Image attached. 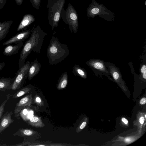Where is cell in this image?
I'll return each instance as SVG.
<instances>
[{"label":"cell","mask_w":146,"mask_h":146,"mask_svg":"<svg viewBox=\"0 0 146 146\" xmlns=\"http://www.w3.org/2000/svg\"><path fill=\"white\" fill-rule=\"evenodd\" d=\"M47 35V33L39 25L33 29L30 38L25 42L20 53L18 63L19 68L23 65L32 51L37 54L40 53L43 40Z\"/></svg>","instance_id":"6da1fadb"},{"label":"cell","mask_w":146,"mask_h":146,"mask_svg":"<svg viewBox=\"0 0 146 146\" xmlns=\"http://www.w3.org/2000/svg\"><path fill=\"white\" fill-rule=\"evenodd\" d=\"M67 46L60 43L57 37L52 36L47 49V56L49 63L53 65L64 60L69 55Z\"/></svg>","instance_id":"7a4b0ae2"},{"label":"cell","mask_w":146,"mask_h":146,"mask_svg":"<svg viewBox=\"0 0 146 146\" xmlns=\"http://www.w3.org/2000/svg\"><path fill=\"white\" fill-rule=\"evenodd\" d=\"M66 0H48V19L49 25L53 30L58 26L61 12L64 8Z\"/></svg>","instance_id":"3957f363"},{"label":"cell","mask_w":146,"mask_h":146,"mask_svg":"<svg viewBox=\"0 0 146 146\" xmlns=\"http://www.w3.org/2000/svg\"><path fill=\"white\" fill-rule=\"evenodd\" d=\"M60 18L65 23L68 25L71 33H77L79 27L78 15L75 9L70 3H69L65 10L63 8L62 11Z\"/></svg>","instance_id":"277c9868"},{"label":"cell","mask_w":146,"mask_h":146,"mask_svg":"<svg viewBox=\"0 0 146 146\" xmlns=\"http://www.w3.org/2000/svg\"><path fill=\"white\" fill-rule=\"evenodd\" d=\"M30 63L29 61L25 63L23 65L15 74L14 80L12 84L11 90H18L21 88L25 82L28 77V72Z\"/></svg>","instance_id":"5b68a950"},{"label":"cell","mask_w":146,"mask_h":146,"mask_svg":"<svg viewBox=\"0 0 146 146\" xmlns=\"http://www.w3.org/2000/svg\"><path fill=\"white\" fill-rule=\"evenodd\" d=\"M108 10L103 5H100L95 0H93L87 9V15L88 17H94L98 15L102 17V12L105 14H110V11L107 12Z\"/></svg>","instance_id":"8992f818"},{"label":"cell","mask_w":146,"mask_h":146,"mask_svg":"<svg viewBox=\"0 0 146 146\" xmlns=\"http://www.w3.org/2000/svg\"><path fill=\"white\" fill-rule=\"evenodd\" d=\"M31 32V31L30 29L23 31L4 42L3 43L2 45H7L13 43L16 44L20 42H23L29 37Z\"/></svg>","instance_id":"52a82bcc"},{"label":"cell","mask_w":146,"mask_h":146,"mask_svg":"<svg viewBox=\"0 0 146 146\" xmlns=\"http://www.w3.org/2000/svg\"><path fill=\"white\" fill-rule=\"evenodd\" d=\"M32 99V93H31L23 97L16 104L14 113L15 117H18L19 112L25 107L30 106Z\"/></svg>","instance_id":"ba28073f"},{"label":"cell","mask_w":146,"mask_h":146,"mask_svg":"<svg viewBox=\"0 0 146 146\" xmlns=\"http://www.w3.org/2000/svg\"><path fill=\"white\" fill-rule=\"evenodd\" d=\"M13 114L12 111L7 112L2 116L0 122V134L14 122L11 118Z\"/></svg>","instance_id":"9c48e42d"},{"label":"cell","mask_w":146,"mask_h":146,"mask_svg":"<svg viewBox=\"0 0 146 146\" xmlns=\"http://www.w3.org/2000/svg\"><path fill=\"white\" fill-rule=\"evenodd\" d=\"M41 66L37 58L31 62L28 72V78L29 81L38 74L40 70Z\"/></svg>","instance_id":"30bf717a"},{"label":"cell","mask_w":146,"mask_h":146,"mask_svg":"<svg viewBox=\"0 0 146 146\" xmlns=\"http://www.w3.org/2000/svg\"><path fill=\"white\" fill-rule=\"evenodd\" d=\"M23 42H20L15 45H8L4 49L3 52V55L10 56L16 54L23 45Z\"/></svg>","instance_id":"8fae6325"},{"label":"cell","mask_w":146,"mask_h":146,"mask_svg":"<svg viewBox=\"0 0 146 146\" xmlns=\"http://www.w3.org/2000/svg\"><path fill=\"white\" fill-rule=\"evenodd\" d=\"M35 20L34 16L31 14L25 15L17 28V31L26 30V28Z\"/></svg>","instance_id":"7c38bea8"},{"label":"cell","mask_w":146,"mask_h":146,"mask_svg":"<svg viewBox=\"0 0 146 146\" xmlns=\"http://www.w3.org/2000/svg\"><path fill=\"white\" fill-rule=\"evenodd\" d=\"M13 23L11 20L0 22V41L5 38Z\"/></svg>","instance_id":"4fadbf2b"},{"label":"cell","mask_w":146,"mask_h":146,"mask_svg":"<svg viewBox=\"0 0 146 146\" xmlns=\"http://www.w3.org/2000/svg\"><path fill=\"white\" fill-rule=\"evenodd\" d=\"M14 78L2 77L0 78V92H4L6 90H11L12 84L14 81Z\"/></svg>","instance_id":"5bb4252c"},{"label":"cell","mask_w":146,"mask_h":146,"mask_svg":"<svg viewBox=\"0 0 146 146\" xmlns=\"http://www.w3.org/2000/svg\"><path fill=\"white\" fill-rule=\"evenodd\" d=\"M27 123L32 126L36 128H42L45 124L40 117L37 116H33L27 121Z\"/></svg>","instance_id":"9a60e30c"},{"label":"cell","mask_w":146,"mask_h":146,"mask_svg":"<svg viewBox=\"0 0 146 146\" xmlns=\"http://www.w3.org/2000/svg\"><path fill=\"white\" fill-rule=\"evenodd\" d=\"M68 81V73L65 72L62 74L59 78L57 88L58 90H62L66 86Z\"/></svg>","instance_id":"2e32d148"},{"label":"cell","mask_w":146,"mask_h":146,"mask_svg":"<svg viewBox=\"0 0 146 146\" xmlns=\"http://www.w3.org/2000/svg\"><path fill=\"white\" fill-rule=\"evenodd\" d=\"M36 132V131L31 129L20 128L17 132L13 134V135L21 137L29 136L34 135Z\"/></svg>","instance_id":"e0dca14e"},{"label":"cell","mask_w":146,"mask_h":146,"mask_svg":"<svg viewBox=\"0 0 146 146\" xmlns=\"http://www.w3.org/2000/svg\"><path fill=\"white\" fill-rule=\"evenodd\" d=\"M32 89L31 86L29 85L22 88L11 96L13 98L16 99L28 93Z\"/></svg>","instance_id":"ac0fdd59"},{"label":"cell","mask_w":146,"mask_h":146,"mask_svg":"<svg viewBox=\"0 0 146 146\" xmlns=\"http://www.w3.org/2000/svg\"><path fill=\"white\" fill-rule=\"evenodd\" d=\"M72 72L75 76H78L83 78H86V72L78 65H74Z\"/></svg>","instance_id":"d6986e66"},{"label":"cell","mask_w":146,"mask_h":146,"mask_svg":"<svg viewBox=\"0 0 146 146\" xmlns=\"http://www.w3.org/2000/svg\"><path fill=\"white\" fill-rule=\"evenodd\" d=\"M89 64L98 70H105V68L104 64L101 62L100 61L92 62L89 63Z\"/></svg>","instance_id":"ffe728a7"},{"label":"cell","mask_w":146,"mask_h":146,"mask_svg":"<svg viewBox=\"0 0 146 146\" xmlns=\"http://www.w3.org/2000/svg\"><path fill=\"white\" fill-rule=\"evenodd\" d=\"M33 101L34 103L40 107L44 105V104L42 99L37 94H36L34 97Z\"/></svg>","instance_id":"44dd1931"},{"label":"cell","mask_w":146,"mask_h":146,"mask_svg":"<svg viewBox=\"0 0 146 146\" xmlns=\"http://www.w3.org/2000/svg\"><path fill=\"white\" fill-rule=\"evenodd\" d=\"M33 6L38 10L40 9V5L41 0H30Z\"/></svg>","instance_id":"7402d4cb"},{"label":"cell","mask_w":146,"mask_h":146,"mask_svg":"<svg viewBox=\"0 0 146 146\" xmlns=\"http://www.w3.org/2000/svg\"><path fill=\"white\" fill-rule=\"evenodd\" d=\"M7 100H8L7 99L4 100L0 106V119L2 116L4 112L5 106Z\"/></svg>","instance_id":"603a6c76"},{"label":"cell","mask_w":146,"mask_h":146,"mask_svg":"<svg viewBox=\"0 0 146 146\" xmlns=\"http://www.w3.org/2000/svg\"><path fill=\"white\" fill-rule=\"evenodd\" d=\"M86 122L84 121H83L78 125L76 129V131L77 133L79 132L81 130L83 129L86 126Z\"/></svg>","instance_id":"cb8c5ba5"},{"label":"cell","mask_w":146,"mask_h":146,"mask_svg":"<svg viewBox=\"0 0 146 146\" xmlns=\"http://www.w3.org/2000/svg\"><path fill=\"white\" fill-rule=\"evenodd\" d=\"M141 73L142 74L143 77L144 79L146 78V66L145 65H143L141 69Z\"/></svg>","instance_id":"d4e9b609"},{"label":"cell","mask_w":146,"mask_h":146,"mask_svg":"<svg viewBox=\"0 0 146 146\" xmlns=\"http://www.w3.org/2000/svg\"><path fill=\"white\" fill-rule=\"evenodd\" d=\"M112 75L115 80H117L119 78V74L117 71H113L112 73Z\"/></svg>","instance_id":"484cf974"},{"label":"cell","mask_w":146,"mask_h":146,"mask_svg":"<svg viewBox=\"0 0 146 146\" xmlns=\"http://www.w3.org/2000/svg\"><path fill=\"white\" fill-rule=\"evenodd\" d=\"M7 1V0H0V10L3 8Z\"/></svg>","instance_id":"4316f807"},{"label":"cell","mask_w":146,"mask_h":146,"mask_svg":"<svg viewBox=\"0 0 146 146\" xmlns=\"http://www.w3.org/2000/svg\"><path fill=\"white\" fill-rule=\"evenodd\" d=\"M146 103V99L145 98H142L140 102V104L141 105L145 104Z\"/></svg>","instance_id":"83f0119b"},{"label":"cell","mask_w":146,"mask_h":146,"mask_svg":"<svg viewBox=\"0 0 146 146\" xmlns=\"http://www.w3.org/2000/svg\"><path fill=\"white\" fill-rule=\"evenodd\" d=\"M23 0H15L16 3L19 5H22Z\"/></svg>","instance_id":"f1b7e54d"},{"label":"cell","mask_w":146,"mask_h":146,"mask_svg":"<svg viewBox=\"0 0 146 146\" xmlns=\"http://www.w3.org/2000/svg\"><path fill=\"white\" fill-rule=\"evenodd\" d=\"M144 121V119L143 117L142 116V117H141L139 119V121L140 123L141 124H143V123Z\"/></svg>","instance_id":"f546056e"},{"label":"cell","mask_w":146,"mask_h":146,"mask_svg":"<svg viewBox=\"0 0 146 146\" xmlns=\"http://www.w3.org/2000/svg\"><path fill=\"white\" fill-rule=\"evenodd\" d=\"M28 143L29 142H25L23 143H21L20 144H18L16 145H15V146H24V145H28L27 144H28Z\"/></svg>","instance_id":"4dcf8cb0"},{"label":"cell","mask_w":146,"mask_h":146,"mask_svg":"<svg viewBox=\"0 0 146 146\" xmlns=\"http://www.w3.org/2000/svg\"><path fill=\"white\" fill-rule=\"evenodd\" d=\"M5 66V63L4 62L0 63V71L4 68Z\"/></svg>","instance_id":"1f68e13d"},{"label":"cell","mask_w":146,"mask_h":146,"mask_svg":"<svg viewBox=\"0 0 146 146\" xmlns=\"http://www.w3.org/2000/svg\"><path fill=\"white\" fill-rule=\"evenodd\" d=\"M122 121L124 122V123L125 124H127L128 123V120L125 118H123L122 119Z\"/></svg>","instance_id":"d6a6232c"},{"label":"cell","mask_w":146,"mask_h":146,"mask_svg":"<svg viewBox=\"0 0 146 146\" xmlns=\"http://www.w3.org/2000/svg\"><path fill=\"white\" fill-rule=\"evenodd\" d=\"M125 141L126 142H128L131 141V139L130 138H127L125 139Z\"/></svg>","instance_id":"836d02e7"},{"label":"cell","mask_w":146,"mask_h":146,"mask_svg":"<svg viewBox=\"0 0 146 146\" xmlns=\"http://www.w3.org/2000/svg\"><path fill=\"white\" fill-rule=\"evenodd\" d=\"M145 117L146 118V115H145Z\"/></svg>","instance_id":"e575fe53"},{"label":"cell","mask_w":146,"mask_h":146,"mask_svg":"<svg viewBox=\"0 0 146 146\" xmlns=\"http://www.w3.org/2000/svg\"><path fill=\"white\" fill-rule=\"evenodd\" d=\"M0 99H1V98L0 97Z\"/></svg>","instance_id":"d590c367"}]
</instances>
